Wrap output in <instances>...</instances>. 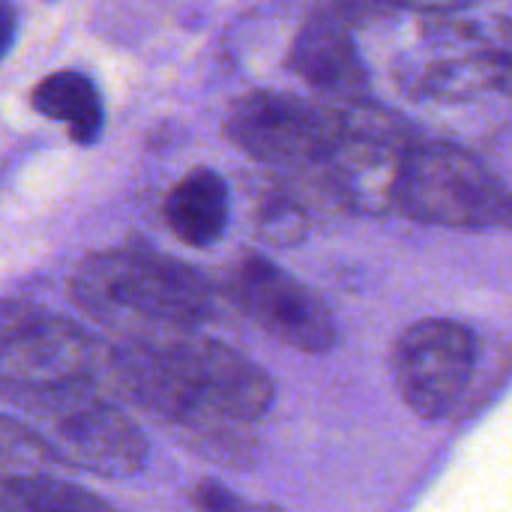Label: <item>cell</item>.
I'll return each instance as SVG.
<instances>
[{
    "label": "cell",
    "mask_w": 512,
    "mask_h": 512,
    "mask_svg": "<svg viewBox=\"0 0 512 512\" xmlns=\"http://www.w3.org/2000/svg\"><path fill=\"white\" fill-rule=\"evenodd\" d=\"M231 216L228 183L213 168L189 171L165 198V219L174 237L186 246L204 249L216 243Z\"/></svg>",
    "instance_id": "cell-10"
},
{
    "label": "cell",
    "mask_w": 512,
    "mask_h": 512,
    "mask_svg": "<svg viewBox=\"0 0 512 512\" xmlns=\"http://www.w3.org/2000/svg\"><path fill=\"white\" fill-rule=\"evenodd\" d=\"M288 63L309 87L330 99L357 102L366 90L363 60L339 15L309 18L294 39Z\"/></svg>",
    "instance_id": "cell-9"
},
{
    "label": "cell",
    "mask_w": 512,
    "mask_h": 512,
    "mask_svg": "<svg viewBox=\"0 0 512 512\" xmlns=\"http://www.w3.org/2000/svg\"><path fill=\"white\" fill-rule=\"evenodd\" d=\"M228 291L234 303L282 345L303 354H324L333 348L336 321L324 300L270 258H243L228 276Z\"/></svg>",
    "instance_id": "cell-8"
},
{
    "label": "cell",
    "mask_w": 512,
    "mask_h": 512,
    "mask_svg": "<svg viewBox=\"0 0 512 512\" xmlns=\"http://www.w3.org/2000/svg\"><path fill=\"white\" fill-rule=\"evenodd\" d=\"M15 24H18V18H15L12 3H9V0H0V60H3V54L9 51V45H12Z\"/></svg>",
    "instance_id": "cell-18"
},
{
    "label": "cell",
    "mask_w": 512,
    "mask_h": 512,
    "mask_svg": "<svg viewBox=\"0 0 512 512\" xmlns=\"http://www.w3.org/2000/svg\"><path fill=\"white\" fill-rule=\"evenodd\" d=\"M0 510H108V501L57 480L54 474L30 477L0 489Z\"/></svg>",
    "instance_id": "cell-12"
},
{
    "label": "cell",
    "mask_w": 512,
    "mask_h": 512,
    "mask_svg": "<svg viewBox=\"0 0 512 512\" xmlns=\"http://www.w3.org/2000/svg\"><path fill=\"white\" fill-rule=\"evenodd\" d=\"M6 399L27 414V426L57 465L105 480H126L147 462L141 429L111 399L96 393L93 381L12 393Z\"/></svg>",
    "instance_id": "cell-3"
},
{
    "label": "cell",
    "mask_w": 512,
    "mask_h": 512,
    "mask_svg": "<svg viewBox=\"0 0 512 512\" xmlns=\"http://www.w3.org/2000/svg\"><path fill=\"white\" fill-rule=\"evenodd\" d=\"M69 294L84 315L123 339L192 330L210 315V288L192 267L141 249L87 255Z\"/></svg>",
    "instance_id": "cell-2"
},
{
    "label": "cell",
    "mask_w": 512,
    "mask_h": 512,
    "mask_svg": "<svg viewBox=\"0 0 512 512\" xmlns=\"http://www.w3.org/2000/svg\"><path fill=\"white\" fill-rule=\"evenodd\" d=\"M195 504L201 507V510H243L246 504L237 498V495H231L228 489H222V486H216V483H201L198 489H195Z\"/></svg>",
    "instance_id": "cell-16"
},
{
    "label": "cell",
    "mask_w": 512,
    "mask_h": 512,
    "mask_svg": "<svg viewBox=\"0 0 512 512\" xmlns=\"http://www.w3.org/2000/svg\"><path fill=\"white\" fill-rule=\"evenodd\" d=\"M393 207L408 219L444 228L512 225V192L474 153L453 144L405 150Z\"/></svg>",
    "instance_id": "cell-4"
},
{
    "label": "cell",
    "mask_w": 512,
    "mask_h": 512,
    "mask_svg": "<svg viewBox=\"0 0 512 512\" xmlns=\"http://www.w3.org/2000/svg\"><path fill=\"white\" fill-rule=\"evenodd\" d=\"M225 135L264 165L321 171L339 138V105H315L291 93L258 90L234 102Z\"/></svg>",
    "instance_id": "cell-6"
},
{
    "label": "cell",
    "mask_w": 512,
    "mask_h": 512,
    "mask_svg": "<svg viewBox=\"0 0 512 512\" xmlns=\"http://www.w3.org/2000/svg\"><path fill=\"white\" fill-rule=\"evenodd\" d=\"M108 348H99L87 330L66 315L27 303H0V393H33L78 381H96L105 372Z\"/></svg>",
    "instance_id": "cell-5"
},
{
    "label": "cell",
    "mask_w": 512,
    "mask_h": 512,
    "mask_svg": "<svg viewBox=\"0 0 512 512\" xmlns=\"http://www.w3.org/2000/svg\"><path fill=\"white\" fill-rule=\"evenodd\" d=\"M51 465L57 462L27 423L0 417V489L51 474Z\"/></svg>",
    "instance_id": "cell-13"
},
{
    "label": "cell",
    "mask_w": 512,
    "mask_h": 512,
    "mask_svg": "<svg viewBox=\"0 0 512 512\" xmlns=\"http://www.w3.org/2000/svg\"><path fill=\"white\" fill-rule=\"evenodd\" d=\"M30 102L39 114L60 120L69 126V135L78 144H93L102 132V99L96 84L81 75V72H54L48 78H42L33 93Z\"/></svg>",
    "instance_id": "cell-11"
},
{
    "label": "cell",
    "mask_w": 512,
    "mask_h": 512,
    "mask_svg": "<svg viewBox=\"0 0 512 512\" xmlns=\"http://www.w3.org/2000/svg\"><path fill=\"white\" fill-rule=\"evenodd\" d=\"M381 3H396V6L423 9V12H456V9H465L477 0H381Z\"/></svg>",
    "instance_id": "cell-17"
},
{
    "label": "cell",
    "mask_w": 512,
    "mask_h": 512,
    "mask_svg": "<svg viewBox=\"0 0 512 512\" xmlns=\"http://www.w3.org/2000/svg\"><path fill=\"white\" fill-rule=\"evenodd\" d=\"M474 30L489 87L512 96V18H492L474 24Z\"/></svg>",
    "instance_id": "cell-14"
},
{
    "label": "cell",
    "mask_w": 512,
    "mask_h": 512,
    "mask_svg": "<svg viewBox=\"0 0 512 512\" xmlns=\"http://www.w3.org/2000/svg\"><path fill=\"white\" fill-rule=\"evenodd\" d=\"M306 225L309 219L303 204L285 192L267 195L258 207V231L270 243H294L306 234Z\"/></svg>",
    "instance_id": "cell-15"
},
{
    "label": "cell",
    "mask_w": 512,
    "mask_h": 512,
    "mask_svg": "<svg viewBox=\"0 0 512 512\" xmlns=\"http://www.w3.org/2000/svg\"><path fill=\"white\" fill-rule=\"evenodd\" d=\"M102 375L138 408L189 429L252 423L276 393L258 363L195 330L123 339L108 348Z\"/></svg>",
    "instance_id": "cell-1"
},
{
    "label": "cell",
    "mask_w": 512,
    "mask_h": 512,
    "mask_svg": "<svg viewBox=\"0 0 512 512\" xmlns=\"http://www.w3.org/2000/svg\"><path fill=\"white\" fill-rule=\"evenodd\" d=\"M477 336L450 318L411 324L393 351L396 384L405 405L423 420L447 417L465 396L477 369Z\"/></svg>",
    "instance_id": "cell-7"
}]
</instances>
